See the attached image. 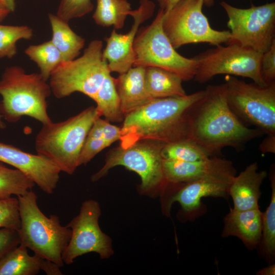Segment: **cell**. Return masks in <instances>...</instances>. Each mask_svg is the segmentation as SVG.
Wrapping results in <instances>:
<instances>
[{
    "mask_svg": "<svg viewBox=\"0 0 275 275\" xmlns=\"http://www.w3.org/2000/svg\"><path fill=\"white\" fill-rule=\"evenodd\" d=\"M103 43L93 40L82 55L63 61L51 73L49 82L51 93L58 99L81 93L93 99L106 75L111 73L102 55Z\"/></svg>",
    "mask_w": 275,
    "mask_h": 275,
    "instance_id": "8992f818",
    "label": "cell"
},
{
    "mask_svg": "<svg viewBox=\"0 0 275 275\" xmlns=\"http://www.w3.org/2000/svg\"><path fill=\"white\" fill-rule=\"evenodd\" d=\"M99 203L94 200L84 201L79 212L66 225L71 230L70 239L62 255L65 264H72L77 257L89 253H97L101 259L114 254L111 238L100 229Z\"/></svg>",
    "mask_w": 275,
    "mask_h": 275,
    "instance_id": "4fadbf2b",
    "label": "cell"
},
{
    "mask_svg": "<svg viewBox=\"0 0 275 275\" xmlns=\"http://www.w3.org/2000/svg\"><path fill=\"white\" fill-rule=\"evenodd\" d=\"M20 244L0 259V275H35L41 270L44 259L30 256Z\"/></svg>",
    "mask_w": 275,
    "mask_h": 275,
    "instance_id": "603a6c76",
    "label": "cell"
},
{
    "mask_svg": "<svg viewBox=\"0 0 275 275\" xmlns=\"http://www.w3.org/2000/svg\"><path fill=\"white\" fill-rule=\"evenodd\" d=\"M204 5L207 7H211L213 6L214 3V0H203Z\"/></svg>",
    "mask_w": 275,
    "mask_h": 275,
    "instance_id": "7bdbcfd3",
    "label": "cell"
},
{
    "mask_svg": "<svg viewBox=\"0 0 275 275\" xmlns=\"http://www.w3.org/2000/svg\"><path fill=\"white\" fill-rule=\"evenodd\" d=\"M131 10L127 0H97V6L93 18L98 25L116 29H122L127 16Z\"/></svg>",
    "mask_w": 275,
    "mask_h": 275,
    "instance_id": "d4e9b609",
    "label": "cell"
},
{
    "mask_svg": "<svg viewBox=\"0 0 275 275\" xmlns=\"http://www.w3.org/2000/svg\"><path fill=\"white\" fill-rule=\"evenodd\" d=\"M102 138L107 147L113 143L120 140L121 137V129L113 125L106 120H101Z\"/></svg>",
    "mask_w": 275,
    "mask_h": 275,
    "instance_id": "d590c367",
    "label": "cell"
},
{
    "mask_svg": "<svg viewBox=\"0 0 275 275\" xmlns=\"http://www.w3.org/2000/svg\"><path fill=\"white\" fill-rule=\"evenodd\" d=\"M223 237L235 236L249 249L259 245L262 234V212L259 208L244 210L230 208L224 217Z\"/></svg>",
    "mask_w": 275,
    "mask_h": 275,
    "instance_id": "ac0fdd59",
    "label": "cell"
},
{
    "mask_svg": "<svg viewBox=\"0 0 275 275\" xmlns=\"http://www.w3.org/2000/svg\"><path fill=\"white\" fill-rule=\"evenodd\" d=\"M20 227V217L17 198L0 197V228L18 230Z\"/></svg>",
    "mask_w": 275,
    "mask_h": 275,
    "instance_id": "4dcf8cb0",
    "label": "cell"
},
{
    "mask_svg": "<svg viewBox=\"0 0 275 275\" xmlns=\"http://www.w3.org/2000/svg\"><path fill=\"white\" fill-rule=\"evenodd\" d=\"M95 107L100 116H104L108 122L123 121L124 116L121 109L117 92L116 78L108 73L103 79L94 99Z\"/></svg>",
    "mask_w": 275,
    "mask_h": 275,
    "instance_id": "cb8c5ba5",
    "label": "cell"
},
{
    "mask_svg": "<svg viewBox=\"0 0 275 275\" xmlns=\"http://www.w3.org/2000/svg\"><path fill=\"white\" fill-rule=\"evenodd\" d=\"M10 12L7 4L3 0H0V21L4 20Z\"/></svg>",
    "mask_w": 275,
    "mask_h": 275,
    "instance_id": "ab89813d",
    "label": "cell"
},
{
    "mask_svg": "<svg viewBox=\"0 0 275 275\" xmlns=\"http://www.w3.org/2000/svg\"><path fill=\"white\" fill-rule=\"evenodd\" d=\"M100 117L95 107L90 106L66 120L43 124L36 136L37 154L55 163L61 172L72 175L88 132Z\"/></svg>",
    "mask_w": 275,
    "mask_h": 275,
    "instance_id": "277c9868",
    "label": "cell"
},
{
    "mask_svg": "<svg viewBox=\"0 0 275 275\" xmlns=\"http://www.w3.org/2000/svg\"><path fill=\"white\" fill-rule=\"evenodd\" d=\"M271 195L269 205L262 212V234L260 245L266 260L270 263L275 257V174H270Z\"/></svg>",
    "mask_w": 275,
    "mask_h": 275,
    "instance_id": "484cf974",
    "label": "cell"
},
{
    "mask_svg": "<svg viewBox=\"0 0 275 275\" xmlns=\"http://www.w3.org/2000/svg\"><path fill=\"white\" fill-rule=\"evenodd\" d=\"M263 153H275V134H267L259 147Z\"/></svg>",
    "mask_w": 275,
    "mask_h": 275,
    "instance_id": "8d00e7d4",
    "label": "cell"
},
{
    "mask_svg": "<svg viewBox=\"0 0 275 275\" xmlns=\"http://www.w3.org/2000/svg\"><path fill=\"white\" fill-rule=\"evenodd\" d=\"M48 19L52 30L51 41L59 50L64 61L76 58L84 47L85 40L76 34L67 22L50 13Z\"/></svg>",
    "mask_w": 275,
    "mask_h": 275,
    "instance_id": "7402d4cb",
    "label": "cell"
},
{
    "mask_svg": "<svg viewBox=\"0 0 275 275\" xmlns=\"http://www.w3.org/2000/svg\"><path fill=\"white\" fill-rule=\"evenodd\" d=\"M0 161L22 172L47 194H52L57 187L61 171L55 163L44 156L0 142Z\"/></svg>",
    "mask_w": 275,
    "mask_h": 275,
    "instance_id": "2e32d148",
    "label": "cell"
},
{
    "mask_svg": "<svg viewBox=\"0 0 275 275\" xmlns=\"http://www.w3.org/2000/svg\"><path fill=\"white\" fill-rule=\"evenodd\" d=\"M258 275H274L275 274V265L270 264L267 267L263 268L257 272Z\"/></svg>",
    "mask_w": 275,
    "mask_h": 275,
    "instance_id": "60d3db41",
    "label": "cell"
},
{
    "mask_svg": "<svg viewBox=\"0 0 275 275\" xmlns=\"http://www.w3.org/2000/svg\"><path fill=\"white\" fill-rule=\"evenodd\" d=\"M181 0H157L160 9H162L164 13L170 11Z\"/></svg>",
    "mask_w": 275,
    "mask_h": 275,
    "instance_id": "f35d334b",
    "label": "cell"
},
{
    "mask_svg": "<svg viewBox=\"0 0 275 275\" xmlns=\"http://www.w3.org/2000/svg\"><path fill=\"white\" fill-rule=\"evenodd\" d=\"M6 127V125L4 121V119L0 114V129H4Z\"/></svg>",
    "mask_w": 275,
    "mask_h": 275,
    "instance_id": "ee69618b",
    "label": "cell"
},
{
    "mask_svg": "<svg viewBox=\"0 0 275 275\" xmlns=\"http://www.w3.org/2000/svg\"><path fill=\"white\" fill-rule=\"evenodd\" d=\"M34 182L16 169L10 168L0 161V197L22 196L32 190Z\"/></svg>",
    "mask_w": 275,
    "mask_h": 275,
    "instance_id": "83f0119b",
    "label": "cell"
},
{
    "mask_svg": "<svg viewBox=\"0 0 275 275\" xmlns=\"http://www.w3.org/2000/svg\"><path fill=\"white\" fill-rule=\"evenodd\" d=\"M51 93L49 84L40 73H28L18 66L7 67L0 79V114L9 123L28 116L47 124L52 122L47 99Z\"/></svg>",
    "mask_w": 275,
    "mask_h": 275,
    "instance_id": "3957f363",
    "label": "cell"
},
{
    "mask_svg": "<svg viewBox=\"0 0 275 275\" xmlns=\"http://www.w3.org/2000/svg\"><path fill=\"white\" fill-rule=\"evenodd\" d=\"M224 84L228 104L240 120L275 134V82L261 86L227 75Z\"/></svg>",
    "mask_w": 275,
    "mask_h": 275,
    "instance_id": "9c48e42d",
    "label": "cell"
},
{
    "mask_svg": "<svg viewBox=\"0 0 275 275\" xmlns=\"http://www.w3.org/2000/svg\"><path fill=\"white\" fill-rule=\"evenodd\" d=\"M262 54L234 43L216 46L193 57L197 62L194 79L202 84L215 75L224 74L249 78L258 85L266 86L260 71Z\"/></svg>",
    "mask_w": 275,
    "mask_h": 275,
    "instance_id": "7c38bea8",
    "label": "cell"
},
{
    "mask_svg": "<svg viewBox=\"0 0 275 275\" xmlns=\"http://www.w3.org/2000/svg\"><path fill=\"white\" fill-rule=\"evenodd\" d=\"M17 198L20 217L18 230L20 244L41 258L63 266L62 255L70 239L71 229L62 226L57 215L48 217L41 211L37 195L32 189Z\"/></svg>",
    "mask_w": 275,
    "mask_h": 275,
    "instance_id": "5b68a950",
    "label": "cell"
},
{
    "mask_svg": "<svg viewBox=\"0 0 275 275\" xmlns=\"http://www.w3.org/2000/svg\"><path fill=\"white\" fill-rule=\"evenodd\" d=\"M267 175L266 171H259L258 163L254 162L233 177L229 186V196L232 198L234 209L244 210L259 208L260 187Z\"/></svg>",
    "mask_w": 275,
    "mask_h": 275,
    "instance_id": "e0dca14e",
    "label": "cell"
},
{
    "mask_svg": "<svg viewBox=\"0 0 275 275\" xmlns=\"http://www.w3.org/2000/svg\"><path fill=\"white\" fill-rule=\"evenodd\" d=\"M164 11L159 9L152 23L138 31L133 43V66L156 67L173 72L183 81L194 79L196 61L178 53L162 27Z\"/></svg>",
    "mask_w": 275,
    "mask_h": 275,
    "instance_id": "52a82bcc",
    "label": "cell"
},
{
    "mask_svg": "<svg viewBox=\"0 0 275 275\" xmlns=\"http://www.w3.org/2000/svg\"><path fill=\"white\" fill-rule=\"evenodd\" d=\"M232 164L217 156L192 162L162 159V170L167 183L178 184L195 181Z\"/></svg>",
    "mask_w": 275,
    "mask_h": 275,
    "instance_id": "d6986e66",
    "label": "cell"
},
{
    "mask_svg": "<svg viewBox=\"0 0 275 275\" xmlns=\"http://www.w3.org/2000/svg\"><path fill=\"white\" fill-rule=\"evenodd\" d=\"M106 147L107 146L102 138H86L79 154L78 166L86 164Z\"/></svg>",
    "mask_w": 275,
    "mask_h": 275,
    "instance_id": "d6a6232c",
    "label": "cell"
},
{
    "mask_svg": "<svg viewBox=\"0 0 275 275\" xmlns=\"http://www.w3.org/2000/svg\"><path fill=\"white\" fill-rule=\"evenodd\" d=\"M8 6L11 12H13L15 9V0H3Z\"/></svg>",
    "mask_w": 275,
    "mask_h": 275,
    "instance_id": "b9f144b4",
    "label": "cell"
},
{
    "mask_svg": "<svg viewBox=\"0 0 275 275\" xmlns=\"http://www.w3.org/2000/svg\"><path fill=\"white\" fill-rule=\"evenodd\" d=\"M203 5V0H181L164 13L163 29L175 48L192 43L216 46L228 43L230 32L212 29L202 12Z\"/></svg>",
    "mask_w": 275,
    "mask_h": 275,
    "instance_id": "30bf717a",
    "label": "cell"
},
{
    "mask_svg": "<svg viewBox=\"0 0 275 275\" xmlns=\"http://www.w3.org/2000/svg\"><path fill=\"white\" fill-rule=\"evenodd\" d=\"M93 9L94 5L91 0H61L57 15L68 22L72 19L84 16Z\"/></svg>",
    "mask_w": 275,
    "mask_h": 275,
    "instance_id": "1f68e13d",
    "label": "cell"
},
{
    "mask_svg": "<svg viewBox=\"0 0 275 275\" xmlns=\"http://www.w3.org/2000/svg\"><path fill=\"white\" fill-rule=\"evenodd\" d=\"M195 106L191 117L190 140L210 156L225 147L244 149L247 143L264 133L246 126L230 108L225 84L209 85Z\"/></svg>",
    "mask_w": 275,
    "mask_h": 275,
    "instance_id": "7a4b0ae2",
    "label": "cell"
},
{
    "mask_svg": "<svg viewBox=\"0 0 275 275\" xmlns=\"http://www.w3.org/2000/svg\"><path fill=\"white\" fill-rule=\"evenodd\" d=\"M228 18L231 37L227 44H236L261 54L268 51L275 41V3L249 8L220 3Z\"/></svg>",
    "mask_w": 275,
    "mask_h": 275,
    "instance_id": "8fae6325",
    "label": "cell"
},
{
    "mask_svg": "<svg viewBox=\"0 0 275 275\" xmlns=\"http://www.w3.org/2000/svg\"><path fill=\"white\" fill-rule=\"evenodd\" d=\"M20 243L18 230L0 229V259Z\"/></svg>",
    "mask_w": 275,
    "mask_h": 275,
    "instance_id": "e575fe53",
    "label": "cell"
},
{
    "mask_svg": "<svg viewBox=\"0 0 275 275\" xmlns=\"http://www.w3.org/2000/svg\"><path fill=\"white\" fill-rule=\"evenodd\" d=\"M205 90L184 96L154 98L124 117L120 146L140 140L163 144L190 140L191 114Z\"/></svg>",
    "mask_w": 275,
    "mask_h": 275,
    "instance_id": "6da1fadb",
    "label": "cell"
},
{
    "mask_svg": "<svg viewBox=\"0 0 275 275\" xmlns=\"http://www.w3.org/2000/svg\"><path fill=\"white\" fill-rule=\"evenodd\" d=\"M24 52L36 63L40 69L39 73L46 81L53 71L64 61L60 51L51 40L38 45H31Z\"/></svg>",
    "mask_w": 275,
    "mask_h": 275,
    "instance_id": "4316f807",
    "label": "cell"
},
{
    "mask_svg": "<svg viewBox=\"0 0 275 275\" xmlns=\"http://www.w3.org/2000/svg\"><path fill=\"white\" fill-rule=\"evenodd\" d=\"M155 8L150 0H141L139 7L131 10L129 15L133 19L131 28L127 34H118L115 29L105 38L106 45L102 51L110 72L124 73L133 66L134 60L133 43L140 25L151 17Z\"/></svg>",
    "mask_w": 275,
    "mask_h": 275,
    "instance_id": "9a60e30c",
    "label": "cell"
},
{
    "mask_svg": "<svg viewBox=\"0 0 275 275\" xmlns=\"http://www.w3.org/2000/svg\"><path fill=\"white\" fill-rule=\"evenodd\" d=\"M33 36V30L27 25L0 24V58H12L17 53L16 42L30 40Z\"/></svg>",
    "mask_w": 275,
    "mask_h": 275,
    "instance_id": "f546056e",
    "label": "cell"
},
{
    "mask_svg": "<svg viewBox=\"0 0 275 275\" xmlns=\"http://www.w3.org/2000/svg\"><path fill=\"white\" fill-rule=\"evenodd\" d=\"M260 71L267 85L275 82V41L270 49L262 54Z\"/></svg>",
    "mask_w": 275,
    "mask_h": 275,
    "instance_id": "836d02e7",
    "label": "cell"
},
{
    "mask_svg": "<svg viewBox=\"0 0 275 275\" xmlns=\"http://www.w3.org/2000/svg\"><path fill=\"white\" fill-rule=\"evenodd\" d=\"M236 174V169L232 164L195 181L181 184V186L167 201L166 210L169 212L172 204L177 202L187 217L191 219L196 218L203 209L202 198H226L229 196V186Z\"/></svg>",
    "mask_w": 275,
    "mask_h": 275,
    "instance_id": "5bb4252c",
    "label": "cell"
},
{
    "mask_svg": "<svg viewBox=\"0 0 275 275\" xmlns=\"http://www.w3.org/2000/svg\"><path fill=\"white\" fill-rule=\"evenodd\" d=\"M145 86L152 98L181 97L187 95L183 89L182 78L167 70L147 67L145 69Z\"/></svg>",
    "mask_w": 275,
    "mask_h": 275,
    "instance_id": "44dd1931",
    "label": "cell"
},
{
    "mask_svg": "<svg viewBox=\"0 0 275 275\" xmlns=\"http://www.w3.org/2000/svg\"><path fill=\"white\" fill-rule=\"evenodd\" d=\"M161 155L163 159L189 162L210 157L198 145L189 139L164 144Z\"/></svg>",
    "mask_w": 275,
    "mask_h": 275,
    "instance_id": "f1b7e54d",
    "label": "cell"
},
{
    "mask_svg": "<svg viewBox=\"0 0 275 275\" xmlns=\"http://www.w3.org/2000/svg\"><path fill=\"white\" fill-rule=\"evenodd\" d=\"M165 144L151 140H140L111 150L107 155L102 168L91 177L95 182L104 177L108 171L118 166L138 174L141 180L139 191L141 194H153L165 189L168 184L162 170L161 149Z\"/></svg>",
    "mask_w": 275,
    "mask_h": 275,
    "instance_id": "ba28073f",
    "label": "cell"
},
{
    "mask_svg": "<svg viewBox=\"0 0 275 275\" xmlns=\"http://www.w3.org/2000/svg\"><path fill=\"white\" fill-rule=\"evenodd\" d=\"M145 69L143 66H133L116 78L121 109L124 117L154 99L146 90Z\"/></svg>",
    "mask_w": 275,
    "mask_h": 275,
    "instance_id": "ffe728a7",
    "label": "cell"
},
{
    "mask_svg": "<svg viewBox=\"0 0 275 275\" xmlns=\"http://www.w3.org/2000/svg\"><path fill=\"white\" fill-rule=\"evenodd\" d=\"M60 267L55 263L48 260L44 259L41 270L47 275H61L63 273Z\"/></svg>",
    "mask_w": 275,
    "mask_h": 275,
    "instance_id": "74e56055",
    "label": "cell"
}]
</instances>
